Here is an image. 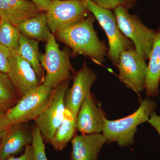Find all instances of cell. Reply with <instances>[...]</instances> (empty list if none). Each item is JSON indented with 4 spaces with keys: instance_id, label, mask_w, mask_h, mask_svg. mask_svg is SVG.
I'll list each match as a JSON object with an SVG mask.
<instances>
[{
    "instance_id": "obj_1",
    "label": "cell",
    "mask_w": 160,
    "mask_h": 160,
    "mask_svg": "<svg viewBox=\"0 0 160 160\" xmlns=\"http://www.w3.org/2000/svg\"><path fill=\"white\" fill-rule=\"evenodd\" d=\"M92 14L80 22L56 33L60 41L69 47L72 56L82 55L98 65L105 61L109 48L101 41L95 30Z\"/></svg>"
},
{
    "instance_id": "obj_2",
    "label": "cell",
    "mask_w": 160,
    "mask_h": 160,
    "mask_svg": "<svg viewBox=\"0 0 160 160\" xmlns=\"http://www.w3.org/2000/svg\"><path fill=\"white\" fill-rule=\"evenodd\" d=\"M157 107L154 101L146 97L142 101L138 108L128 116L118 120L106 119L102 132L107 143H116L121 147L132 146L134 143L138 126L148 122Z\"/></svg>"
},
{
    "instance_id": "obj_3",
    "label": "cell",
    "mask_w": 160,
    "mask_h": 160,
    "mask_svg": "<svg viewBox=\"0 0 160 160\" xmlns=\"http://www.w3.org/2000/svg\"><path fill=\"white\" fill-rule=\"evenodd\" d=\"M46 42L45 52L40 55L41 66L46 71L43 84L54 89L72 78L75 71L70 62L71 53L60 49L52 33Z\"/></svg>"
},
{
    "instance_id": "obj_4",
    "label": "cell",
    "mask_w": 160,
    "mask_h": 160,
    "mask_svg": "<svg viewBox=\"0 0 160 160\" xmlns=\"http://www.w3.org/2000/svg\"><path fill=\"white\" fill-rule=\"evenodd\" d=\"M118 26L123 34L132 42L139 54L149 59L157 31L146 26L140 18L121 6L113 10Z\"/></svg>"
},
{
    "instance_id": "obj_5",
    "label": "cell",
    "mask_w": 160,
    "mask_h": 160,
    "mask_svg": "<svg viewBox=\"0 0 160 160\" xmlns=\"http://www.w3.org/2000/svg\"><path fill=\"white\" fill-rule=\"evenodd\" d=\"M84 1L88 11L97 20L106 33L109 45L106 56L113 65L116 66L120 53L125 50L134 48V45L120 30L114 13L112 10L98 6L92 0Z\"/></svg>"
},
{
    "instance_id": "obj_6",
    "label": "cell",
    "mask_w": 160,
    "mask_h": 160,
    "mask_svg": "<svg viewBox=\"0 0 160 160\" xmlns=\"http://www.w3.org/2000/svg\"><path fill=\"white\" fill-rule=\"evenodd\" d=\"M53 90L42 84L22 96L14 106L6 110L12 126L28 122L38 117L49 105Z\"/></svg>"
},
{
    "instance_id": "obj_7",
    "label": "cell",
    "mask_w": 160,
    "mask_h": 160,
    "mask_svg": "<svg viewBox=\"0 0 160 160\" xmlns=\"http://www.w3.org/2000/svg\"><path fill=\"white\" fill-rule=\"evenodd\" d=\"M69 85V81H67L54 88L49 105L33 120L45 142L50 143L62 122L66 109L65 97Z\"/></svg>"
},
{
    "instance_id": "obj_8",
    "label": "cell",
    "mask_w": 160,
    "mask_h": 160,
    "mask_svg": "<svg viewBox=\"0 0 160 160\" xmlns=\"http://www.w3.org/2000/svg\"><path fill=\"white\" fill-rule=\"evenodd\" d=\"M89 12L84 0H52L45 12L49 30L56 33L79 22Z\"/></svg>"
},
{
    "instance_id": "obj_9",
    "label": "cell",
    "mask_w": 160,
    "mask_h": 160,
    "mask_svg": "<svg viewBox=\"0 0 160 160\" xmlns=\"http://www.w3.org/2000/svg\"><path fill=\"white\" fill-rule=\"evenodd\" d=\"M148 64L135 48L120 53L116 66L119 71L118 79L128 89L138 94L145 89Z\"/></svg>"
},
{
    "instance_id": "obj_10",
    "label": "cell",
    "mask_w": 160,
    "mask_h": 160,
    "mask_svg": "<svg viewBox=\"0 0 160 160\" xmlns=\"http://www.w3.org/2000/svg\"><path fill=\"white\" fill-rule=\"evenodd\" d=\"M97 75L87 65L86 61L73 74L72 86L65 97V105L77 117L81 105L86 98L91 95V88L97 79Z\"/></svg>"
},
{
    "instance_id": "obj_11",
    "label": "cell",
    "mask_w": 160,
    "mask_h": 160,
    "mask_svg": "<svg viewBox=\"0 0 160 160\" xmlns=\"http://www.w3.org/2000/svg\"><path fill=\"white\" fill-rule=\"evenodd\" d=\"M7 74L20 98L40 85L32 66L17 51L11 50Z\"/></svg>"
},
{
    "instance_id": "obj_12",
    "label": "cell",
    "mask_w": 160,
    "mask_h": 160,
    "mask_svg": "<svg viewBox=\"0 0 160 160\" xmlns=\"http://www.w3.org/2000/svg\"><path fill=\"white\" fill-rule=\"evenodd\" d=\"M106 118L92 94L84 100L77 116L76 130L81 134L101 133Z\"/></svg>"
},
{
    "instance_id": "obj_13",
    "label": "cell",
    "mask_w": 160,
    "mask_h": 160,
    "mask_svg": "<svg viewBox=\"0 0 160 160\" xmlns=\"http://www.w3.org/2000/svg\"><path fill=\"white\" fill-rule=\"evenodd\" d=\"M32 129L28 122L12 126L0 142V160L17 154L32 142Z\"/></svg>"
},
{
    "instance_id": "obj_14",
    "label": "cell",
    "mask_w": 160,
    "mask_h": 160,
    "mask_svg": "<svg viewBox=\"0 0 160 160\" xmlns=\"http://www.w3.org/2000/svg\"><path fill=\"white\" fill-rule=\"evenodd\" d=\"M107 140L103 134H81L71 140L72 151L69 160H98Z\"/></svg>"
},
{
    "instance_id": "obj_15",
    "label": "cell",
    "mask_w": 160,
    "mask_h": 160,
    "mask_svg": "<svg viewBox=\"0 0 160 160\" xmlns=\"http://www.w3.org/2000/svg\"><path fill=\"white\" fill-rule=\"evenodd\" d=\"M42 12L30 0H0V17L15 26Z\"/></svg>"
},
{
    "instance_id": "obj_16",
    "label": "cell",
    "mask_w": 160,
    "mask_h": 160,
    "mask_svg": "<svg viewBox=\"0 0 160 160\" xmlns=\"http://www.w3.org/2000/svg\"><path fill=\"white\" fill-rule=\"evenodd\" d=\"M147 66L145 89L148 98L158 97L160 82V33L157 31Z\"/></svg>"
},
{
    "instance_id": "obj_17",
    "label": "cell",
    "mask_w": 160,
    "mask_h": 160,
    "mask_svg": "<svg viewBox=\"0 0 160 160\" xmlns=\"http://www.w3.org/2000/svg\"><path fill=\"white\" fill-rule=\"evenodd\" d=\"M22 35L29 38L46 42L52 32L47 23L45 12L24 21L16 26Z\"/></svg>"
},
{
    "instance_id": "obj_18",
    "label": "cell",
    "mask_w": 160,
    "mask_h": 160,
    "mask_svg": "<svg viewBox=\"0 0 160 160\" xmlns=\"http://www.w3.org/2000/svg\"><path fill=\"white\" fill-rule=\"evenodd\" d=\"M76 119L77 117L66 108L62 122L50 142L55 150L62 151L71 141L76 130Z\"/></svg>"
},
{
    "instance_id": "obj_19",
    "label": "cell",
    "mask_w": 160,
    "mask_h": 160,
    "mask_svg": "<svg viewBox=\"0 0 160 160\" xmlns=\"http://www.w3.org/2000/svg\"><path fill=\"white\" fill-rule=\"evenodd\" d=\"M32 66L37 74L40 82L43 79V68L40 61L39 43L37 40L32 39L21 34L18 48L17 51Z\"/></svg>"
},
{
    "instance_id": "obj_20",
    "label": "cell",
    "mask_w": 160,
    "mask_h": 160,
    "mask_svg": "<svg viewBox=\"0 0 160 160\" xmlns=\"http://www.w3.org/2000/svg\"><path fill=\"white\" fill-rule=\"evenodd\" d=\"M21 34L16 26L0 17V44L10 50L17 51Z\"/></svg>"
},
{
    "instance_id": "obj_21",
    "label": "cell",
    "mask_w": 160,
    "mask_h": 160,
    "mask_svg": "<svg viewBox=\"0 0 160 160\" xmlns=\"http://www.w3.org/2000/svg\"><path fill=\"white\" fill-rule=\"evenodd\" d=\"M19 97L8 75L0 71V105L7 110L18 102Z\"/></svg>"
},
{
    "instance_id": "obj_22",
    "label": "cell",
    "mask_w": 160,
    "mask_h": 160,
    "mask_svg": "<svg viewBox=\"0 0 160 160\" xmlns=\"http://www.w3.org/2000/svg\"><path fill=\"white\" fill-rule=\"evenodd\" d=\"M32 129V139L31 145L33 153L32 160H48L46 155L45 142L39 129L35 125Z\"/></svg>"
},
{
    "instance_id": "obj_23",
    "label": "cell",
    "mask_w": 160,
    "mask_h": 160,
    "mask_svg": "<svg viewBox=\"0 0 160 160\" xmlns=\"http://www.w3.org/2000/svg\"><path fill=\"white\" fill-rule=\"evenodd\" d=\"M11 50L0 44V71L8 73Z\"/></svg>"
},
{
    "instance_id": "obj_24",
    "label": "cell",
    "mask_w": 160,
    "mask_h": 160,
    "mask_svg": "<svg viewBox=\"0 0 160 160\" xmlns=\"http://www.w3.org/2000/svg\"><path fill=\"white\" fill-rule=\"evenodd\" d=\"M6 109L0 107V142L5 134L12 127L6 117Z\"/></svg>"
},
{
    "instance_id": "obj_25",
    "label": "cell",
    "mask_w": 160,
    "mask_h": 160,
    "mask_svg": "<svg viewBox=\"0 0 160 160\" xmlns=\"http://www.w3.org/2000/svg\"><path fill=\"white\" fill-rule=\"evenodd\" d=\"M98 6L105 9L113 10L120 6V0H92Z\"/></svg>"
},
{
    "instance_id": "obj_26",
    "label": "cell",
    "mask_w": 160,
    "mask_h": 160,
    "mask_svg": "<svg viewBox=\"0 0 160 160\" xmlns=\"http://www.w3.org/2000/svg\"><path fill=\"white\" fill-rule=\"evenodd\" d=\"M32 148L31 144L25 147L24 153L18 157H14L13 156L9 157L5 160H32Z\"/></svg>"
},
{
    "instance_id": "obj_27",
    "label": "cell",
    "mask_w": 160,
    "mask_h": 160,
    "mask_svg": "<svg viewBox=\"0 0 160 160\" xmlns=\"http://www.w3.org/2000/svg\"><path fill=\"white\" fill-rule=\"evenodd\" d=\"M147 122L157 130L160 137V114L158 115L155 112H153Z\"/></svg>"
},
{
    "instance_id": "obj_28",
    "label": "cell",
    "mask_w": 160,
    "mask_h": 160,
    "mask_svg": "<svg viewBox=\"0 0 160 160\" xmlns=\"http://www.w3.org/2000/svg\"><path fill=\"white\" fill-rule=\"evenodd\" d=\"M38 6L40 10L46 12L48 10L52 0H30Z\"/></svg>"
},
{
    "instance_id": "obj_29",
    "label": "cell",
    "mask_w": 160,
    "mask_h": 160,
    "mask_svg": "<svg viewBox=\"0 0 160 160\" xmlns=\"http://www.w3.org/2000/svg\"><path fill=\"white\" fill-rule=\"evenodd\" d=\"M137 0H120V6L129 10L134 6Z\"/></svg>"
},
{
    "instance_id": "obj_30",
    "label": "cell",
    "mask_w": 160,
    "mask_h": 160,
    "mask_svg": "<svg viewBox=\"0 0 160 160\" xmlns=\"http://www.w3.org/2000/svg\"><path fill=\"white\" fill-rule=\"evenodd\" d=\"M158 32H159V33H160V22H159V27L158 28V29L157 30Z\"/></svg>"
},
{
    "instance_id": "obj_31",
    "label": "cell",
    "mask_w": 160,
    "mask_h": 160,
    "mask_svg": "<svg viewBox=\"0 0 160 160\" xmlns=\"http://www.w3.org/2000/svg\"><path fill=\"white\" fill-rule=\"evenodd\" d=\"M0 107H2V108H3V107H2V106H1V105H0ZM4 109H5V108H4Z\"/></svg>"
}]
</instances>
